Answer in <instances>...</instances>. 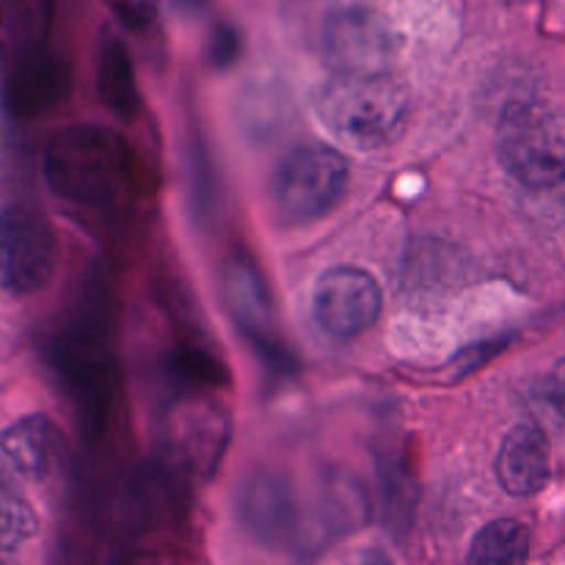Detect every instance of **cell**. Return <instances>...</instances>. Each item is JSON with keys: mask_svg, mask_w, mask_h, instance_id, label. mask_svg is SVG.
I'll use <instances>...</instances> for the list:
<instances>
[{"mask_svg": "<svg viewBox=\"0 0 565 565\" xmlns=\"http://www.w3.org/2000/svg\"><path fill=\"white\" fill-rule=\"evenodd\" d=\"M408 110L406 86L392 72H331L315 92L320 125L359 152L390 147L406 127Z\"/></svg>", "mask_w": 565, "mask_h": 565, "instance_id": "cell-1", "label": "cell"}, {"mask_svg": "<svg viewBox=\"0 0 565 565\" xmlns=\"http://www.w3.org/2000/svg\"><path fill=\"white\" fill-rule=\"evenodd\" d=\"M132 149L121 132L77 125L61 132L47 152V180L55 193L81 204H110L132 182Z\"/></svg>", "mask_w": 565, "mask_h": 565, "instance_id": "cell-2", "label": "cell"}, {"mask_svg": "<svg viewBox=\"0 0 565 565\" xmlns=\"http://www.w3.org/2000/svg\"><path fill=\"white\" fill-rule=\"evenodd\" d=\"M497 154L508 174L524 188L546 191L565 180V114L546 103L524 99L502 110Z\"/></svg>", "mask_w": 565, "mask_h": 565, "instance_id": "cell-3", "label": "cell"}, {"mask_svg": "<svg viewBox=\"0 0 565 565\" xmlns=\"http://www.w3.org/2000/svg\"><path fill=\"white\" fill-rule=\"evenodd\" d=\"M351 169L337 149L326 143H301L290 149L274 171L270 199L292 224L323 218L345 196Z\"/></svg>", "mask_w": 565, "mask_h": 565, "instance_id": "cell-4", "label": "cell"}, {"mask_svg": "<svg viewBox=\"0 0 565 565\" xmlns=\"http://www.w3.org/2000/svg\"><path fill=\"white\" fill-rule=\"evenodd\" d=\"M241 527L268 550H312L307 513L290 478L270 469H257L241 483L235 497Z\"/></svg>", "mask_w": 565, "mask_h": 565, "instance_id": "cell-5", "label": "cell"}, {"mask_svg": "<svg viewBox=\"0 0 565 565\" xmlns=\"http://www.w3.org/2000/svg\"><path fill=\"white\" fill-rule=\"evenodd\" d=\"M58 265V241L42 213L9 207L0 213V287L11 296L42 290Z\"/></svg>", "mask_w": 565, "mask_h": 565, "instance_id": "cell-6", "label": "cell"}, {"mask_svg": "<svg viewBox=\"0 0 565 565\" xmlns=\"http://www.w3.org/2000/svg\"><path fill=\"white\" fill-rule=\"evenodd\" d=\"M221 292H224V303L235 318L237 329L246 334L252 348H257L265 364L270 370H279V373L296 370V359L276 337L274 298L265 285L263 270L248 254L237 252L226 259L224 268H221Z\"/></svg>", "mask_w": 565, "mask_h": 565, "instance_id": "cell-7", "label": "cell"}, {"mask_svg": "<svg viewBox=\"0 0 565 565\" xmlns=\"http://www.w3.org/2000/svg\"><path fill=\"white\" fill-rule=\"evenodd\" d=\"M397 53L395 25L367 6H348L326 20L323 55L331 72H392Z\"/></svg>", "mask_w": 565, "mask_h": 565, "instance_id": "cell-8", "label": "cell"}, {"mask_svg": "<svg viewBox=\"0 0 565 565\" xmlns=\"http://www.w3.org/2000/svg\"><path fill=\"white\" fill-rule=\"evenodd\" d=\"M381 287L373 274L356 265L326 270L312 290V315L326 334L351 340L367 331L381 315Z\"/></svg>", "mask_w": 565, "mask_h": 565, "instance_id": "cell-9", "label": "cell"}, {"mask_svg": "<svg viewBox=\"0 0 565 565\" xmlns=\"http://www.w3.org/2000/svg\"><path fill=\"white\" fill-rule=\"evenodd\" d=\"M64 434L44 414L17 419L0 434V475L14 483H39L61 467Z\"/></svg>", "mask_w": 565, "mask_h": 565, "instance_id": "cell-10", "label": "cell"}, {"mask_svg": "<svg viewBox=\"0 0 565 565\" xmlns=\"http://www.w3.org/2000/svg\"><path fill=\"white\" fill-rule=\"evenodd\" d=\"M315 519L312 533L315 544L326 546L334 535L356 533L370 519V500L364 486L342 469H326L318 478V494H315Z\"/></svg>", "mask_w": 565, "mask_h": 565, "instance_id": "cell-11", "label": "cell"}, {"mask_svg": "<svg viewBox=\"0 0 565 565\" xmlns=\"http://www.w3.org/2000/svg\"><path fill=\"white\" fill-rule=\"evenodd\" d=\"M552 458L544 430L516 425L497 452V480L511 497H533L550 483Z\"/></svg>", "mask_w": 565, "mask_h": 565, "instance_id": "cell-12", "label": "cell"}, {"mask_svg": "<svg viewBox=\"0 0 565 565\" xmlns=\"http://www.w3.org/2000/svg\"><path fill=\"white\" fill-rule=\"evenodd\" d=\"M171 439L188 467L210 475L221 463V452L230 439V425H226L224 412L213 403H193L191 408H182L180 417L174 419Z\"/></svg>", "mask_w": 565, "mask_h": 565, "instance_id": "cell-13", "label": "cell"}, {"mask_svg": "<svg viewBox=\"0 0 565 565\" xmlns=\"http://www.w3.org/2000/svg\"><path fill=\"white\" fill-rule=\"evenodd\" d=\"M70 92V72L58 58L25 55L20 75L11 83V105L20 114H39L61 103Z\"/></svg>", "mask_w": 565, "mask_h": 565, "instance_id": "cell-14", "label": "cell"}, {"mask_svg": "<svg viewBox=\"0 0 565 565\" xmlns=\"http://www.w3.org/2000/svg\"><path fill=\"white\" fill-rule=\"evenodd\" d=\"M97 88L103 103L114 110L121 119H132L138 114V83L136 70H132V58L127 53L125 42L116 36H108L103 44V55H99V75Z\"/></svg>", "mask_w": 565, "mask_h": 565, "instance_id": "cell-15", "label": "cell"}, {"mask_svg": "<svg viewBox=\"0 0 565 565\" xmlns=\"http://www.w3.org/2000/svg\"><path fill=\"white\" fill-rule=\"evenodd\" d=\"M53 22V0H0V44L31 55L44 44Z\"/></svg>", "mask_w": 565, "mask_h": 565, "instance_id": "cell-16", "label": "cell"}, {"mask_svg": "<svg viewBox=\"0 0 565 565\" xmlns=\"http://www.w3.org/2000/svg\"><path fill=\"white\" fill-rule=\"evenodd\" d=\"M527 555L530 530L516 519H497L475 535L467 561L475 565H519Z\"/></svg>", "mask_w": 565, "mask_h": 565, "instance_id": "cell-17", "label": "cell"}, {"mask_svg": "<svg viewBox=\"0 0 565 565\" xmlns=\"http://www.w3.org/2000/svg\"><path fill=\"white\" fill-rule=\"evenodd\" d=\"M36 533V513L20 494L14 480L0 475V555L20 550Z\"/></svg>", "mask_w": 565, "mask_h": 565, "instance_id": "cell-18", "label": "cell"}, {"mask_svg": "<svg viewBox=\"0 0 565 565\" xmlns=\"http://www.w3.org/2000/svg\"><path fill=\"white\" fill-rule=\"evenodd\" d=\"M237 103H241L243 121H246L248 130H254L263 138L279 130L281 121H285V110L290 108L287 94L279 86H274V83H257Z\"/></svg>", "mask_w": 565, "mask_h": 565, "instance_id": "cell-19", "label": "cell"}, {"mask_svg": "<svg viewBox=\"0 0 565 565\" xmlns=\"http://www.w3.org/2000/svg\"><path fill=\"white\" fill-rule=\"evenodd\" d=\"M381 489H384V513L386 522L392 527L397 524H408L414 511V500H417V489H414V480L408 475L403 458L392 456L386 461V467H381Z\"/></svg>", "mask_w": 565, "mask_h": 565, "instance_id": "cell-20", "label": "cell"}, {"mask_svg": "<svg viewBox=\"0 0 565 565\" xmlns=\"http://www.w3.org/2000/svg\"><path fill=\"white\" fill-rule=\"evenodd\" d=\"M171 373L188 386H218L226 381L218 359L202 345H180L171 353Z\"/></svg>", "mask_w": 565, "mask_h": 565, "instance_id": "cell-21", "label": "cell"}, {"mask_svg": "<svg viewBox=\"0 0 565 565\" xmlns=\"http://www.w3.org/2000/svg\"><path fill=\"white\" fill-rule=\"evenodd\" d=\"M243 50V39L241 31L230 22H218L210 33V42H207V61L215 66V70H226L237 61Z\"/></svg>", "mask_w": 565, "mask_h": 565, "instance_id": "cell-22", "label": "cell"}, {"mask_svg": "<svg viewBox=\"0 0 565 565\" xmlns=\"http://www.w3.org/2000/svg\"><path fill=\"white\" fill-rule=\"evenodd\" d=\"M114 9V14L132 31H143L158 20L160 0H105Z\"/></svg>", "mask_w": 565, "mask_h": 565, "instance_id": "cell-23", "label": "cell"}, {"mask_svg": "<svg viewBox=\"0 0 565 565\" xmlns=\"http://www.w3.org/2000/svg\"><path fill=\"white\" fill-rule=\"evenodd\" d=\"M550 392L555 406L565 414V359L557 362V367L552 370V381H550Z\"/></svg>", "mask_w": 565, "mask_h": 565, "instance_id": "cell-24", "label": "cell"}]
</instances>
